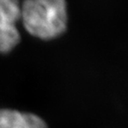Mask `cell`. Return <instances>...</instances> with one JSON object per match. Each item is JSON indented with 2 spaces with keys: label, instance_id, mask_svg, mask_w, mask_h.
<instances>
[{
  "label": "cell",
  "instance_id": "obj_1",
  "mask_svg": "<svg viewBox=\"0 0 128 128\" xmlns=\"http://www.w3.org/2000/svg\"><path fill=\"white\" fill-rule=\"evenodd\" d=\"M20 19L26 30L44 40L60 36L67 28L68 14L65 0H24Z\"/></svg>",
  "mask_w": 128,
  "mask_h": 128
},
{
  "label": "cell",
  "instance_id": "obj_2",
  "mask_svg": "<svg viewBox=\"0 0 128 128\" xmlns=\"http://www.w3.org/2000/svg\"><path fill=\"white\" fill-rule=\"evenodd\" d=\"M20 19V0H0V52H9L19 44L17 22Z\"/></svg>",
  "mask_w": 128,
  "mask_h": 128
},
{
  "label": "cell",
  "instance_id": "obj_3",
  "mask_svg": "<svg viewBox=\"0 0 128 128\" xmlns=\"http://www.w3.org/2000/svg\"><path fill=\"white\" fill-rule=\"evenodd\" d=\"M0 128H48L42 118L30 112L0 108Z\"/></svg>",
  "mask_w": 128,
  "mask_h": 128
}]
</instances>
